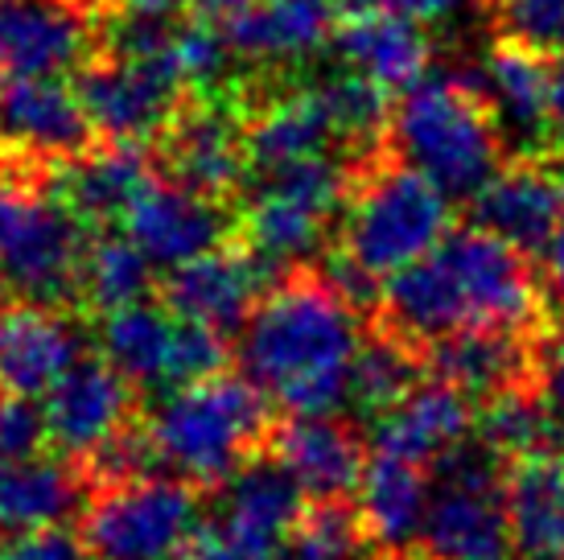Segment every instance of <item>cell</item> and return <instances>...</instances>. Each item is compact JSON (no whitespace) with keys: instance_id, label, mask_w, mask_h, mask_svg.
Returning <instances> with one entry per match:
<instances>
[{"instance_id":"obj_1","label":"cell","mask_w":564,"mask_h":560,"mask_svg":"<svg viewBox=\"0 0 564 560\" xmlns=\"http://www.w3.org/2000/svg\"><path fill=\"white\" fill-rule=\"evenodd\" d=\"M362 346L359 313L338 284L289 280L260 297L239 358L251 384L293 417H334L355 400Z\"/></svg>"},{"instance_id":"obj_22","label":"cell","mask_w":564,"mask_h":560,"mask_svg":"<svg viewBox=\"0 0 564 560\" xmlns=\"http://www.w3.org/2000/svg\"><path fill=\"white\" fill-rule=\"evenodd\" d=\"M170 165L177 182L203 194H223L248 170V128H239L223 104H198L173 125Z\"/></svg>"},{"instance_id":"obj_47","label":"cell","mask_w":564,"mask_h":560,"mask_svg":"<svg viewBox=\"0 0 564 560\" xmlns=\"http://www.w3.org/2000/svg\"><path fill=\"white\" fill-rule=\"evenodd\" d=\"M128 9V17H165L173 0H120Z\"/></svg>"},{"instance_id":"obj_29","label":"cell","mask_w":564,"mask_h":560,"mask_svg":"<svg viewBox=\"0 0 564 560\" xmlns=\"http://www.w3.org/2000/svg\"><path fill=\"white\" fill-rule=\"evenodd\" d=\"M75 507H79V483L63 462L37 453L0 462V531L9 540L58 528Z\"/></svg>"},{"instance_id":"obj_9","label":"cell","mask_w":564,"mask_h":560,"mask_svg":"<svg viewBox=\"0 0 564 560\" xmlns=\"http://www.w3.org/2000/svg\"><path fill=\"white\" fill-rule=\"evenodd\" d=\"M421 545L429 560H507L516 548L502 486L482 450H457L441 462Z\"/></svg>"},{"instance_id":"obj_18","label":"cell","mask_w":564,"mask_h":560,"mask_svg":"<svg viewBox=\"0 0 564 560\" xmlns=\"http://www.w3.org/2000/svg\"><path fill=\"white\" fill-rule=\"evenodd\" d=\"M91 120L79 91L58 78H13L0 91V140L30 157H75Z\"/></svg>"},{"instance_id":"obj_20","label":"cell","mask_w":564,"mask_h":560,"mask_svg":"<svg viewBox=\"0 0 564 560\" xmlns=\"http://www.w3.org/2000/svg\"><path fill=\"white\" fill-rule=\"evenodd\" d=\"M338 58L350 75L371 78L383 91H408L429 78L433 46L416 21L383 9V13L350 17L338 30Z\"/></svg>"},{"instance_id":"obj_38","label":"cell","mask_w":564,"mask_h":560,"mask_svg":"<svg viewBox=\"0 0 564 560\" xmlns=\"http://www.w3.org/2000/svg\"><path fill=\"white\" fill-rule=\"evenodd\" d=\"M499 25L532 54L564 50V0H499Z\"/></svg>"},{"instance_id":"obj_19","label":"cell","mask_w":564,"mask_h":560,"mask_svg":"<svg viewBox=\"0 0 564 560\" xmlns=\"http://www.w3.org/2000/svg\"><path fill=\"white\" fill-rule=\"evenodd\" d=\"M256 297H260L256 260L223 248L186 268H173L170 277L173 313L206 330H219V334L248 326V317L256 313Z\"/></svg>"},{"instance_id":"obj_32","label":"cell","mask_w":564,"mask_h":560,"mask_svg":"<svg viewBox=\"0 0 564 560\" xmlns=\"http://www.w3.org/2000/svg\"><path fill=\"white\" fill-rule=\"evenodd\" d=\"M149 280H153V260L128 235L95 239L91 248H87V256H83L79 284L83 293H87V301L99 305L104 313L141 305L144 293H149Z\"/></svg>"},{"instance_id":"obj_17","label":"cell","mask_w":564,"mask_h":560,"mask_svg":"<svg viewBox=\"0 0 564 560\" xmlns=\"http://www.w3.org/2000/svg\"><path fill=\"white\" fill-rule=\"evenodd\" d=\"M474 412L466 391L454 384H416L404 400L383 408L376 420V450L383 457H400L412 466L424 462H445L449 453L462 450L470 437Z\"/></svg>"},{"instance_id":"obj_34","label":"cell","mask_w":564,"mask_h":560,"mask_svg":"<svg viewBox=\"0 0 564 560\" xmlns=\"http://www.w3.org/2000/svg\"><path fill=\"white\" fill-rule=\"evenodd\" d=\"M367 528L343 503H317L297 519L289 536V560H362L367 557Z\"/></svg>"},{"instance_id":"obj_33","label":"cell","mask_w":564,"mask_h":560,"mask_svg":"<svg viewBox=\"0 0 564 560\" xmlns=\"http://www.w3.org/2000/svg\"><path fill=\"white\" fill-rule=\"evenodd\" d=\"M561 437V417L552 412L549 400H540L532 391H499L490 396L482 412V441L490 453H507V457H535V453H552Z\"/></svg>"},{"instance_id":"obj_27","label":"cell","mask_w":564,"mask_h":560,"mask_svg":"<svg viewBox=\"0 0 564 560\" xmlns=\"http://www.w3.org/2000/svg\"><path fill=\"white\" fill-rule=\"evenodd\" d=\"M478 95L507 140L535 144L549 132V66L532 50H495L478 71Z\"/></svg>"},{"instance_id":"obj_41","label":"cell","mask_w":564,"mask_h":560,"mask_svg":"<svg viewBox=\"0 0 564 560\" xmlns=\"http://www.w3.org/2000/svg\"><path fill=\"white\" fill-rule=\"evenodd\" d=\"M177 560H276V548L251 545V540H243V536H236V531H227L219 524L210 531H198Z\"/></svg>"},{"instance_id":"obj_39","label":"cell","mask_w":564,"mask_h":560,"mask_svg":"<svg viewBox=\"0 0 564 560\" xmlns=\"http://www.w3.org/2000/svg\"><path fill=\"white\" fill-rule=\"evenodd\" d=\"M46 437V417L33 408V400L0 391V462L30 457Z\"/></svg>"},{"instance_id":"obj_12","label":"cell","mask_w":564,"mask_h":560,"mask_svg":"<svg viewBox=\"0 0 564 560\" xmlns=\"http://www.w3.org/2000/svg\"><path fill=\"white\" fill-rule=\"evenodd\" d=\"M83 363V334L42 301L0 305V391L37 400Z\"/></svg>"},{"instance_id":"obj_46","label":"cell","mask_w":564,"mask_h":560,"mask_svg":"<svg viewBox=\"0 0 564 560\" xmlns=\"http://www.w3.org/2000/svg\"><path fill=\"white\" fill-rule=\"evenodd\" d=\"M544 260H549V280L552 289L564 297V227L556 235H552V244L544 248Z\"/></svg>"},{"instance_id":"obj_2","label":"cell","mask_w":564,"mask_h":560,"mask_svg":"<svg viewBox=\"0 0 564 560\" xmlns=\"http://www.w3.org/2000/svg\"><path fill=\"white\" fill-rule=\"evenodd\" d=\"M383 310L404 338L441 343L466 330L519 334L540 313V289L523 251L490 231H449L437 248L383 289Z\"/></svg>"},{"instance_id":"obj_3","label":"cell","mask_w":564,"mask_h":560,"mask_svg":"<svg viewBox=\"0 0 564 560\" xmlns=\"http://www.w3.org/2000/svg\"><path fill=\"white\" fill-rule=\"evenodd\" d=\"M449 235V194L408 165L371 173L343 223L338 289L350 301L376 280H395Z\"/></svg>"},{"instance_id":"obj_31","label":"cell","mask_w":564,"mask_h":560,"mask_svg":"<svg viewBox=\"0 0 564 560\" xmlns=\"http://www.w3.org/2000/svg\"><path fill=\"white\" fill-rule=\"evenodd\" d=\"M433 367L466 396H499L528 371V351L511 330H466L433 343Z\"/></svg>"},{"instance_id":"obj_28","label":"cell","mask_w":564,"mask_h":560,"mask_svg":"<svg viewBox=\"0 0 564 560\" xmlns=\"http://www.w3.org/2000/svg\"><path fill=\"white\" fill-rule=\"evenodd\" d=\"M301 491L276 462H248L227 478L223 491V528L251 540V545L281 548L297 528Z\"/></svg>"},{"instance_id":"obj_42","label":"cell","mask_w":564,"mask_h":560,"mask_svg":"<svg viewBox=\"0 0 564 560\" xmlns=\"http://www.w3.org/2000/svg\"><path fill=\"white\" fill-rule=\"evenodd\" d=\"M474 0H392L388 9L408 21H416V25H441V21H454L470 9Z\"/></svg>"},{"instance_id":"obj_8","label":"cell","mask_w":564,"mask_h":560,"mask_svg":"<svg viewBox=\"0 0 564 560\" xmlns=\"http://www.w3.org/2000/svg\"><path fill=\"white\" fill-rule=\"evenodd\" d=\"M99 346L104 363H111L128 384L170 391L215 379L227 363V334L186 322L149 301L108 313L99 326Z\"/></svg>"},{"instance_id":"obj_45","label":"cell","mask_w":564,"mask_h":560,"mask_svg":"<svg viewBox=\"0 0 564 560\" xmlns=\"http://www.w3.org/2000/svg\"><path fill=\"white\" fill-rule=\"evenodd\" d=\"M194 4V13L206 17V21H223V25H231L236 17L251 13L260 0H189Z\"/></svg>"},{"instance_id":"obj_21","label":"cell","mask_w":564,"mask_h":560,"mask_svg":"<svg viewBox=\"0 0 564 560\" xmlns=\"http://www.w3.org/2000/svg\"><path fill=\"white\" fill-rule=\"evenodd\" d=\"M272 462L322 503L338 498L343 491L359 486L362 478V450L359 437L334 417H293L281 424V433L272 441Z\"/></svg>"},{"instance_id":"obj_23","label":"cell","mask_w":564,"mask_h":560,"mask_svg":"<svg viewBox=\"0 0 564 560\" xmlns=\"http://www.w3.org/2000/svg\"><path fill=\"white\" fill-rule=\"evenodd\" d=\"M334 9H338L334 0H260L223 33L248 63H301L329 42Z\"/></svg>"},{"instance_id":"obj_35","label":"cell","mask_w":564,"mask_h":560,"mask_svg":"<svg viewBox=\"0 0 564 560\" xmlns=\"http://www.w3.org/2000/svg\"><path fill=\"white\" fill-rule=\"evenodd\" d=\"M326 99L329 125L338 132V140H371L383 125H392L388 111V91L376 87L371 78L362 75H334L329 83L317 87Z\"/></svg>"},{"instance_id":"obj_49","label":"cell","mask_w":564,"mask_h":560,"mask_svg":"<svg viewBox=\"0 0 564 560\" xmlns=\"http://www.w3.org/2000/svg\"><path fill=\"white\" fill-rule=\"evenodd\" d=\"M4 71H9V66H4V54H0V75H4Z\"/></svg>"},{"instance_id":"obj_11","label":"cell","mask_w":564,"mask_h":560,"mask_svg":"<svg viewBox=\"0 0 564 560\" xmlns=\"http://www.w3.org/2000/svg\"><path fill=\"white\" fill-rule=\"evenodd\" d=\"M177 78L165 58H128L116 54L111 63L91 66L79 83L83 111L95 132H104L111 144H141L170 125Z\"/></svg>"},{"instance_id":"obj_30","label":"cell","mask_w":564,"mask_h":560,"mask_svg":"<svg viewBox=\"0 0 564 560\" xmlns=\"http://www.w3.org/2000/svg\"><path fill=\"white\" fill-rule=\"evenodd\" d=\"M149 182L153 177L144 170L137 144H111L104 153L75 157L66 165L58 177V198L79 218L104 223V218H124Z\"/></svg>"},{"instance_id":"obj_25","label":"cell","mask_w":564,"mask_h":560,"mask_svg":"<svg viewBox=\"0 0 564 560\" xmlns=\"http://www.w3.org/2000/svg\"><path fill=\"white\" fill-rule=\"evenodd\" d=\"M511 545L528 560H564V453L516 462L502 483Z\"/></svg>"},{"instance_id":"obj_24","label":"cell","mask_w":564,"mask_h":560,"mask_svg":"<svg viewBox=\"0 0 564 560\" xmlns=\"http://www.w3.org/2000/svg\"><path fill=\"white\" fill-rule=\"evenodd\" d=\"M338 140L322 91H293L272 99L248 128V165L260 177H276L297 165L322 161L326 149Z\"/></svg>"},{"instance_id":"obj_26","label":"cell","mask_w":564,"mask_h":560,"mask_svg":"<svg viewBox=\"0 0 564 560\" xmlns=\"http://www.w3.org/2000/svg\"><path fill=\"white\" fill-rule=\"evenodd\" d=\"M429 503H433V486L421 474V466L383 457V453L376 462H367L359 478V519L371 545H379L383 552L412 548L424 531Z\"/></svg>"},{"instance_id":"obj_40","label":"cell","mask_w":564,"mask_h":560,"mask_svg":"<svg viewBox=\"0 0 564 560\" xmlns=\"http://www.w3.org/2000/svg\"><path fill=\"white\" fill-rule=\"evenodd\" d=\"M0 560H95V552L83 540H75V536L50 528L4 540L0 545Z\"/></svg>"},{"instance_id":"obj_13","label":"cell","mask_w":564,"mask_h":560,"mask_svg":"<svg viewBox=\"0 0 564 560\" xmlns=\"http://www.w3.org/2000/svg\"><path fill=\"white\" fill-rule=\"evenodd\" d=\"M124 231L153 265L186 268L219 251L227 215L215 194H203L186 182H149L124 215Z\"/></svg>"},{"instance_id":"obj_14","label":"cell","mask_w":564,"mask_h":560,"mask_svg":"<svg viewBox=\"0 0 564 560\" xmlns=\"http://www.w3.org/2000/svg\"><path fill=\"white\" fill-rule=\"evenodd\" d=\"M132 412V384L111 363L83 358L46 396V437L75 457H99L124 437Z\"/></svg>"},{"instance_id":"obj_16","label":"cell","mask_w":564,"mask_h":560,"mask_svg":"<svg viewBox=\"0 0 564 560\" xmlns=\"http://www.w3.org/2000/svg\"><path fill=\"white\" fill-rule=\"evenodd\" d=\"M478 223L516 251L549 248L564 227V165L519 161L478 194Z\"/></svg>"},{"instance_id":"obj_37","label":"cell","mask_w":564,"mask_h":560,"mask_svg":"<svg viewBox=\"0 0 564 560\" xmlns=\"http://www.w3.org/2000/svg\"><path fill=\"white\" fill-rule=\"evenodd\" d=\"M416 388L412 384V358L400 343H367L359 355V367H355V400L362 408H392L395 400H404L408 391Z\"/></svg>"},{"instance_id":"obj_48","label":"cell","mask_w":564,"mask_h":560,"mask_svg":"<svg viewBox=\"0 0 564 560\" xmlns=\"http://www.w3.org/2000/svg\"><path fill=\"white\" fill-rule=\"evenodd\" d=\"M338 9H346L350 17H367V13H383L392 0H334Z\"/></svg>"},{"instance_id":"obj_44","label":"cell","mask_w":564,"mask_h":560,"mask_svg":"<svg viewBox=\"0 0 564 560\" xmlns=\"http://www.w3.org/2000/svg\"><path fill=\"white\" fill-rule=\"evenodd\" d=\"M549 132L564 144V54L549 66Z\"/></svg>"},{"instance_id":"obj_7","label":"cell","mask_w":564,"mask_h":560,"mask_svg":"<svg viewBox=\"0 0 564 560\" xmlns=\"http://www.w3.org/2000/svg\"><path fill=\"white\" fill-rule=\"evenodd\" d=\"M79 215L21 182H0V280L25 301H58L83 272Z\"/></svg>"},{"instance_id":"obj_6","label":"cell","mask_w":564,"mask_h":560,"mask_svg":"<svg viewBox=\"0 0 564 560\" xmlns=\"http://www.w3.org/2000/svg\"><path fill=\"white\" fill-rule=\"evenodd\" d=\"M198 536V495L182 478H120L83 515L95 560H177Z\"/></svg>"},{"instance_id":"obj_10","label":"cell","mask_w":564,"mask_h":560,"mask_svg":"<svg viewBox=\"0 0 564 560\" xmlns=\"http://www.w3.org/2000/svg\"><path fill=\"white\" fill-rule=\"evenodd\" d=\"M343 198L346 173L329 157L264 177V186L251 198L248 218H243L256 260L281 268L314 256L329 218L343 211Z\"/></svg>"},{"instance_id":"obj_4","label":"cell","mask_w":564,"mask_h":560,"mask_svg":"<svg viewBox=\"0 0 564 560\" xmlns=\"http://www.w3.org/2000/svg\"><path fill=\"white\" fill-rule=\"evenodd\" d=\"M388 128L400 161L449 198H478L499 173L502 132L470 83L421 78L400 95Z\"/></svg>"},{"instance_id":"obj_5","label":"cell","mask_w":564,"mask_h":560,"mask_svg":"<svg viewBox=\"0 0 564 560\" xmlns=\"http://www.w3.org/2000/svg\"><path fill=\"white\" fill-rule=\"evenodd\" d=\"M264 433V400L251 379L215 375L173 388L144 424V450L153 462L189 483H227L243 470L248 450Z\"/></svg>"},{"instance_id":"obj_36","label":"cell","mask_w":564,"mask_h":560,"mask_svg":"<svg viewBox=\"0 0 564 560\" xmlns=\"http://www.w3.org/2000/svg\"><path fill=\"white\" fill-rule=\"evenodd\" d=\"M231 54L236 50L227 42V33H215L210 25L170 30V42H165V66L173 71L177 83H189V87H215L227 75Z\"/></svg>"},{"instance_id":"obj_43","label":"cell","mask_w":564,"mask_h":560,"mask_svg":"<svg viewBox=\"0 0 564 560\" xmlns=\"http://www.w3.org/2000/svg\"><path fill=\"white\" fill-rule=\"evenodd\" d=\"M544 391H549L552 412L564 420V326L556 330V338L549 346V358H544Z\"/></svg>"},{"instance_id":"obj_15","label":"cell","mask_w":564,"mask_h":560,"mask_svg":"<svg viewBox=\"0 0 564 560\" xmlns=\"http://www.w3.org/2000/svg\"><path fill=\"white\" fill-rule=\"evenodd\" d=\"M91 25L75 0H0V54L17 78H58L87 58Z\"/></svg>"}]
</instances>
